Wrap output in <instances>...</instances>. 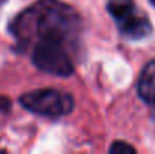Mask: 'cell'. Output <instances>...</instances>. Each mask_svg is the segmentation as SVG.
I'll return each instance as SVG.
<instances>
[{"mask_svg": "<svg viewBox=\"0 0 155 154\" xmlns=\"http://www.w3.org/2000/svg\"><path fill=\"white\" fill-rule=\"evenodd\" d=\"M80 30V15L72 6L60 0H39L26 8L11 23V32L20 44L33 39L65 44L75 39Z\"/></svg>", "mask_w": 155, "mask_h": 154, "instance_id": "1", "label": "cell"}, {"mask_svg": "<svg viewBox=\"0 0 155 154\" xmlns=\"http://www.w3.org/2000/svg\"><path fill=\"white\" fill-rule=\"evenodd\" d=\"M107 11L114 20L119 33L128 39H143L152 32L149 18L133 0H108Z\"/></svg>", "mask_w": 155, "mask_h": 154, "instance_id": "2", "label": "cell"}, {"mask_svg": "<svg viewBox=\"0 0 155 154\" xmlns=\"http://www.w3.org/2000/svg\"><path fill=\"white\" fill-rule=\"evenodd\" d=\"M20 104L35 115L45 118H60L72 112L74 98L66 92L47 88L23 94L20 97Z\"/></svg>", "mask_w": 155, "mask_h": 154, "instance_id": "3", "label": "cell"}, {"mask_svg": "<svg viewBox=\"0 0 155 154\" xmlns=\"http://www.w3.org/2000/svg\"><path fill=\"white\" fill-rule=\"evenodd\" d=\"M33 65L53 76L66 77L74 73V63L62 43L38 41L32 51Z\"/></svg>", "mask_w": 155, "mask_h": 154, "instance_id": "4", "label": "cell"}, {"mask_svg": "<svg viewBox=\"0 0 155 154\" xmlns=\"http://www.w3.org/2000/svg\"><path fill=\"white\" fill-rule=\"evenodd\" d=\"M137 94L142 101L155 106V60L143 67L137 80Z\"/></svg>", "mask_w": 155, "mask_h": 154, "instance_id": "5", "label": "cell"}, {"mask_svg": "<svg viewBox=\"0 0 155 154\" xmlns=\"http://www.w3.org/2000/svg\"><path fill=\"white\" fill-rule=\"evenodd\" d=\"M108 151L111 154H120V153H136V148L133 145H130L128 142H122V141H116Z\"/></svg>", "mask_w": 155, "mask_h": 154, "instance_id": "6", "label": "cell"}, {"mask_svg": "<svg viewBox=\"0 0 155 154\" xmlns=\"http://www.w3.org/2000/svg\"><path fill=\"white\" fill-rule=\"evenodd\" d=\"M152 119L155 121V107H154V112H152Z\"/></svg>", "mask_w": 155, "mask_h": 154, "instance_id": "7", "label": "cell"}, {"mask_svg": "<svg viewBox=\"0 0 155 154\" xmlns=\"http://www.w3.org/2000/svg\"><path fill=\"white\" fill-rule=\"evenodd\" d=\"M149 2H151V3H152V5L155 6V0H149Z\"/></svg>", "mask_w": 155, "mask_h": 154, "instance_id": "8", "label": "cell"}]
</instances>
